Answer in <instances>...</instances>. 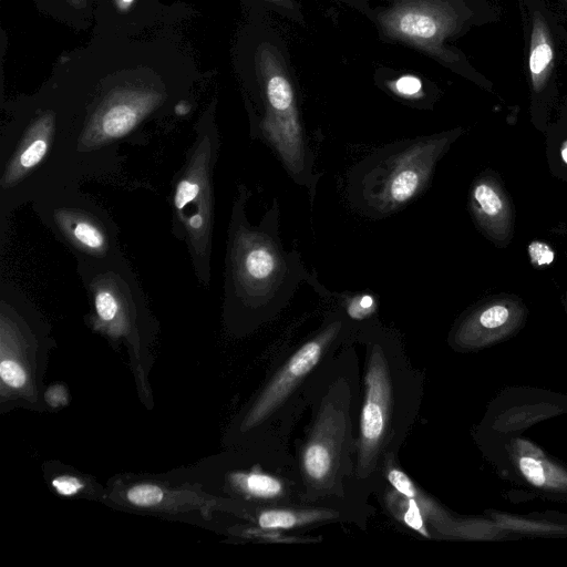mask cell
Masks as SVG:
<instances>
[{"label": "cell", "mask_w": 567, "mask_h": 567, "mask_svg": "<svg viewBox=\"0 0 567 567\" xmlns=\"http://www.w3.org/2000/svg\"><path fill=\"white\" fill-rule=\"evenodd\" d=\"M360 328L358 337L365 344V362L353 478L377 485L378 478L394 464L413 423L422 383L392 332L375 322H365Z\"/></svg>", "instance_id": "1"}, {"label": "cell", "mask_w": 567, "mask_h": 567, "mask_svg": "<svg viewBox=\"0 0 567 567\" xmlns=\"http://www.w3.org/2000/svg\"><path fill=\"white\" fill-rule=\"evenodd\" d=\"M353 334L352 321L343 311L332 313L320 330L306 341L278 372H276L256 400L244 421V427L250 429L275 416L288 406L298 392L307 390L313 373L323 360Z\"/></svg>", "instance_id": "8"}, {"label": "cell", "mask_w": 567, "mask_h": 567, "mask_svg": "<svg viewBox=\"0 0 567 567\" xmlns=\"http://www.w3.org/2000/svg\"><path fill=\"white\" fill-rule=\"evenodd\" d=\"M218 136L202 131L177 174L173 193L175 235L186 241L200 282L210 279L214 225L213 171L218 156Z\"/></svg>", "instance_id": "6"}, {"label": "cell", "mask_w": 567, "mask_h": 567, "mask_svg": "<svg viewBox=\"0 0 567 567\" xmlns=\"http://www.w3.org/2000/svg\"><path fill=\"white\" fill-rule=\"evenodd\" d=\"M354 351L329 357L312 375L308 394L315 414L299 453L300 502L344 496V481L353 478L357 440L353 419L358 405Z\"/></svg>", "instance_id": "3"}, {"label": "cell", "mask_w": 567, "mask_h": 567, "mask_svg": "<svg viewBox=\"0 0 567 567\" xmlns=\"http://www.w3.org/2000/svg\"><path fill=\"white\" fill-rule=\"evenodd\" d=\"M393 91L405 99H417L422 92V82L411 75L399 78L392 85Z\"/></svg>", "instance_id": "21"}, {"label": "cell", "mask_w": 567, "mask_h": 567, "mask_svg": "<svg viewBox=\"0 0 567 567\" xmlns=\"http://www.w3.org/2000/svg\"><path fill=\"white\" fill-rule=\"evenodd\" d=\"M163 491L161 487L152 484L136 485L128 489L127 499L137 506H154L163 499Z\"/></svg>", "instance_id": "19"}, {"label": "cell", "mask_w": 567, "mask_h": 567, "mask_svg": "<svg viewBox=\"0 0 567 567\" xmlns=\"http://www.w3.org/2000/svg\"><path fill=\"white\" fill-rule=\"evenodd\" d=\"M467 208L477 230L497 248H506L515 234L514 203L502 177L492 168L475 176L468 189Z\"/></svg>", "instance_id": "11"}, {"label": "cell", "mask_w": 567, "mask_h": 567, "mask_svg": "<svg viewBox=\"0 0 567 567\" xmlns=\"http://www.w3.org/2000/svg\"><path fill=\"white\" fill-rule=\"evenodd\" d=\"M125 3H130L132 0H122Z\"/></svg>", "instance_id": "24"}, {"label": "cell", "mask_w": 567, "mask_h": 567, "mask_svg": "<svg viewBox=\"0 0 567 567\" xmlns=\"http://www.w3.org/2000/svg\"><path fill=\"white\" fill-rule=\"evenodd\" d=\"M384 474L391 486L399 493L415 499L419 504L426 503L430 498L424 496L421 491L414 485L412 480L401 470L390 465Z\"/></svg>", "instance_id": "18"}, {"label": "cell", "mask_w": 567, "mask_h": 567, "mask_svg": "<svg viewBox=\"0 0 567 567\" xmlns=\"http://www.w3.org/2000/svg\"><path fill=\"white\" fill-rule=\"evenodd\" d=\"M456 8L445 0H405L390 8L381 18L389 35L412 43L451 61L444 40L461 24Z\"/></svg>", "instance_id": "10"}, {"label": "cell", "mask_w": 567, "mask_h": 567, "mask_svg": "<svg viewBox=\"0 0 567 567\" xmlns=\"http://www.w3.org/2000/svg\"><path fill=\"white\" fill-rule=\"evenodd\" d=\"M343 311L353 321H365L378 310V299L368 292L352 293L343 297Z\"/></svg>", "instance_id": "17"}, {"label": "cell", "mask_w": 567, "mask_h": 567, "mask_svg": "<svg viewBox=\"0 0 567 567\" xmlns=\"http://www.w3.org/2000/svg\"><path fill=\"white\" fill-rule=\"evenodd\" d=\"M456 127L384 145L349 172L346 194L362 216H391L416 199L430 185L436 165L463 135Z\"/></svg>", "instance_id": "4"}, {"label": "cell", "mask_w": 567, "mask_h": 567, "mask_svg": "<svg viewBox=\"0 0 567 567\" xmlns=\"http://www.w3.org/2000/svg\"><path fill=\"white\" fill-rule=\"evenodd\" d=\"M385 496V503L394 516L426 538H431V534L426 528L425 522H432L437 528L444 520L443 514L439 512L436 505L432 507L421 506L415 499L395 489L394 492H389Z\"/></svg>", "instance_id": "15"}, {"label": "cell", "mask_w": 567, "mask_h": 567, "mask_svg": "<svg viewBox=\"0 0 567 567\" xmlns=\"http://www.w3.org/2000/svg\"><path fill=\"white\" fill-rule=\"evenodd\" d=\"M508 454L516 473L530 488L548 499L567 502L566 465L519 437L509 444Z\"/></svg>", "instance_id": "12"}, {"label": "cell", "mask_w": 567, "mask_h": 567, "mask_svg": "<svg viewBox=\"0 0 567 567\" xmlns=\"http://www.w3.org/2000/svg\"><path fill=\"white\" fill-rule=\"evenodd\" d=\"M250 196L245 185L238 186L228 227L225 298L227 306L261 322L278 315L311 275L298 251L284 249L278 200L251 225L246 215Z\"/></svg>", "instance_id": "2"}, {"label": "cell", "mask_w": 567, "mask_h": 567, "mask_svg": "<svg viewBox=\"0 0 567 567\" xmlns=\"http://www.w3.org/2000/svg\"><path fill=\"white\" fill-rule=\"evenodd\" d=\"M554 43L548 24L544 17L536 12L533 18L528 54V71L534 95L539 96L544 92L554 68Z\"/></svg>", "instance_id": "13"}, {"label": "cell", "mask_w": 567, "mask_h": 567, "mask_svg": "<svg viewBox=\"0 0 567 567\" xmlns=\"http://www.w3.org/2000/svg\"><path fill=\"white\" fill-rule=\"evenodd\" d=\"M260 71L261 114L252 125V135L271 150L291 179L307 189L312 205L321 174L315 169L297 93L276 48L262 51Z\"/></svg>", "instance_id": "5"}, {"label": "cell", "mask_w": 567, "mask_h": 567, "mask_svg": "<svg viewBox=\"0 0 567 567\" xmlns=\"http://www.w3.org/2000/svg\"><path fill=\"white\" fill-rule=\"evenodd\" d=\"M0 377L11 388H21L27 381L24 369L10 359L0 362Z\"/></svg>", "instance_id": "20"}, {"label": "cell", "mask_w": 567, "mask_h": 567, "mask_svg": "<svg viewBox=\"0 0 567 567\" xmlns=\"http://www.w3.org/2000/svg\"><path fill=\"white\" fill-rule=\"evenodd\" d=\"M34 209L79 261H106L123 256L115 224L78 186L40 197L34 200Z\"/></svg>", "instance_id": "7"}, {"label": "cell", "mask_w": 567, "mask_h": 567, "mask_svg": "<svg viewBox=\"0 0 567 567\" xmlns=\"http://www.w3.org/2000/svg\"><path fill=\"white\" fill-rule=\"evenodd\" d=\"M52 485L61 495L65 496H70L78 493L79 489L82 487L80 481L72 476L58 477L52 481Z\"/></svg>", "instance_id": "22"}, {"label": "cell", "mask_w": 567, "mask_h": 567, "mask_svg": "<svg viewBox=\"0 0 567 567\" xmlns=\"http://www.w3.org/2000/svg\"><path fill=\"white\" fill-rule=\"evenodd\" d=\"M340 512L319 508L272 507L260 513L258 524L265 529H290L340 517Z\"/></svg>", "instance_id": "14"}, {"label": "cell", "mask_w": 567, "mask_h": 567, "mask_svg": "<svg viewBox=\"0 0 567 567\" xmlns=\"http://www.w3.org/2000/svg\"><path fill=\"white\" fill-rule=\"evenodd\" d=\"M528 309L513 293L486 297L468 307L455 321L449 336L460 352L477 351L514 337L527 320Z\"/></svg>", "instance_id": "9"}, {"label": "cell", "mask_w": 567, "mask_h": 567, "mask_svg": "<svg viewBox=\"0 0 567 567\" xmlns=\"http://www.w3.org/2000/svg\"><path fill=\"white\" fill-rule=\"evenodd\" d=\"M546 156L550 173L567 182V126H547Z\"/></svg>", "instance_id": "16"}, {"label": "cell", "mask_w": 567, "mask_h": 567, "mask_svg": "<svg viewBox=\"0 0 567 567\" xmlns=\"http://www.w3.org/2000/svg\"><path fill=\"white\" fill-rule=\"evenodd\" d=\"M567 1V0H566Z\"/></svg>", "instance_id": "25"}, {"label": "cell", "mask_w": 567, "mask_h": 567, "mask_svg": "<svg viewBox=\"0 0 567 567\" xmlns=\"http://www.w3.org/2000/svg\"><path fill=\"white\" fill-rule=\"evenodd\" d=\"M565 308H566V312H567V290H566V296H565Z\"/></svg>", "instance_id": "23"}]
</instances>
